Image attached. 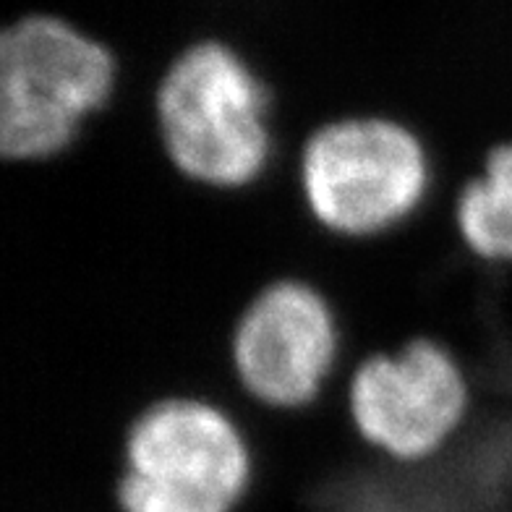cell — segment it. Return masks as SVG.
Instances as JSON below:
<instances>
[{
  "instance_id": "obj_1",
  "label": "cell",
  "mask_w": 512,
  "mask_h": 512,
  "mask_svg": "<svg viewBox=\"0 0 512 512\" xmlns=\"http://www.w3.org/2000/svg\"><path fill=\"white\" fill-rule=\"evenodd\" d=\"M157 126L170 162L212 189H241L272 152L270 92L223 42L191 45L157 87Z\"/></svg>"
},
{
  "instance_id": "obj_2",
  "label": "cell",
  "mask_w": 512,
  "mask_h": 512,
  "mask_svg": "<svg viewBox=\"0 0 512 512\" xmlns=\"http://www.w3.org/2000/svg\"><path fill=\"white\" fill-rule=\"evenodd\" d=\"M113 84L105 45L55 16L16 21L0 40V152L16 162L63 155Z\"/></svg>"
},
{
  "instance_id": "obj_3",
  "label": "cell",
  "mask_w": 512,
  "mask_h": 512,
  "mask_svg": "<svg viewBox=\"0 0 512 512\" xmlns=\"http://www.w3.org/2000/svg\"><path fill=\"white\" fill-rule=\"evenodd\" d=\"M249 484V445L228 413L168 398L128 426L115 499L121 512H233Z\"/></svg>"
},
{
  "instance_id": "obj_4",
  "label": "cell",
  "mask_w": 512,
  "mask_h": 512,
  "mask_svg": "<svg viewBox=\"0 0 512 512\" xmlns=\"http://www.w3.org/2000/svg\"><path fill=\"white\" fill-rule=\"evenodd\" d=\"M432 165L403 123L379 115L340 118L317 128L301 152V191L330 233H387L424 202Z\"/></svg>"
},
{
  "instance_id": "obj_5",
  "label": "cell",
  "mask_w": 512,
  "mask_h": 512,
  "mask_svg": "<svg viewBox=\"0 0 512 512\" xmlns=\"http://www.w3.org/2000/svg\"><path fill=\"white\" fill-rule=\"evenodd\" d=\"M348 411L361 439L392 460L432 458L468 413V382L458 358L429 337L374 353L353 371Z\"/></svg>"
},
{
  "instance_id": "obj_6",
  "label": "cell",
  "mask_w": 512,
  "mask_h": 512,
  "mask_svg": "<svg viewBox=\"0 0 512 512\" xmlns=\"http://www.w3.org/2000/svg\"><path fill=\"white\" fill-rule=\"evenodd\" d=\"M233 369L251 398L304 408L335 369L340 335L332 306L304 280H277L251 298L233 330Z\"/></svg>"
},
{
  "instance_id": "obj_7",
  "label": "cell",
  "mask_w": 512,
  "mask_h": 512,
  "mask_svg": "<svg viewBox=\"0 0 512 512\" xmlns=\"http://www.w3.org/2000/svg\"><path fill=\"white\" fill-rule=\"evenodd\" d=\"M455 223L473 254L512 267V139L486 152L479 178L460 191Z\"/></svg>"
}]
</instances>
